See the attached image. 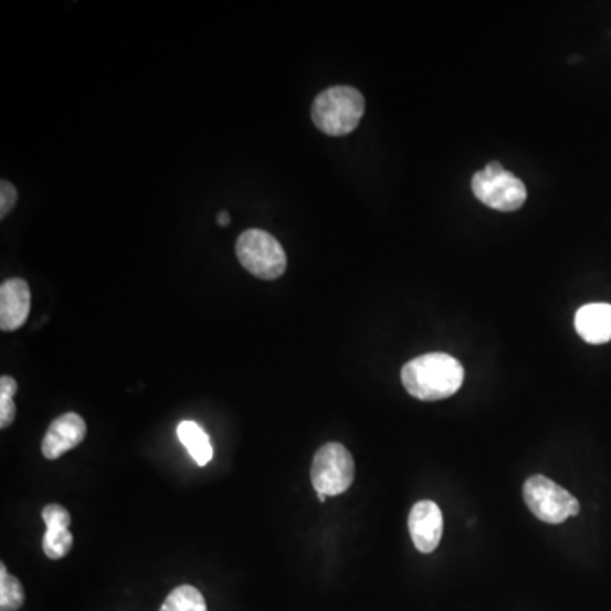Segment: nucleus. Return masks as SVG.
I'll list each match as a JSON object with an SVG mask.
<instances>
[{
  "label": "nucleus",
  "mask_w": 611,
  "mask_h": 611,
  "mask_svg": "<svg viewBox=\"0 0 611 611\" xmlns=\"http://www.w3.org/2000/svg\"><path fill=\"white\" fill-rule=\"evenodd\" d=\"M473 192L487 208L502 213H512L527 201L525 183L508 172L499 161H491L489 166L474 176Z\"/></svg>",
  "instance_id": "20e7f679"
},
{
  "label": "nucleus",
  "mask_w": 611,
  "mask_h": 611,
  "mask_svg": "<svg viewBox=\"0 0 611 611\" xmlns=\"http://www.w3.org/2000/svg\"><path fill=\"white\" fill-rule=\"evenodd\" d=\"M15 411L14 396L0 394V429L6 430L12 425Z\"/></svg>",
  "instance_id": "f3484780"
},
{
  "label": "nucleus",
  "mask_w": 611,
  "mask_h": 611,
  "mask_svg": "<svg viewBox=\"0 0 611 611\" xmlns=\"http://www.w3.org/2000/svg\"><path fill=\"white\" fill-rule=\"evenodd\" d=\"M576 331L591 345H603L611 340V304H586L576 313Z\"/></svg>",
  "instance_id": "9d476101"
},
{
  "label": "nucleus",
  "mask_w": 611,
  "mask_h": 611,
  "mask_svg": "<svg viewBox=\"0 0 611 611\" xmlns=\"http://www.w3.org/2000/svg\"><path fill=\"white\" fill-rule=\"evenodd\" d=\"M464 376L462 364L442 351L417 357L401 370L404 389L420 401L451 398L461 389Z\"/></svg>",
  "instance_id": "f257e3e1"
},
{
  "label": "nucleus",
  "mask_w": 611,
  "mask_h": 611,
  "mask_svg": "<svg viewBox=\"0 0 611 611\" xmlns=\"http://www.w3.org/2000/svg\"><path fill=\"white\" fill-rule=\"evenodd\" d=\"M43 520L49 527H66L72 525V516L62 505H49L43 508Z\"/></svg>",
  "instance_id": "2eb2a0df"
},
{
  "label": "nucleus",
  "mask_w": 611,
  "mask_h": 611,
  "mask_svg": "<svg viewBox=\"0 0 611 611\" xmlns=\"http://www.w3.org/2000/svg\"><path fill=\"white\" fill-rule=\"evenodd\" d=\"M31 289L24 278H8L0 286V328L15 331L30 318Z\"/></svg>",
  "instance_id": "1a4fd4ad"
},
{
  "label": "nucleus",
  "mask_w": 611,
  "mask_h": 611,
  "mask_svg": "<svg viewBox=\"0 0 611 611\" xmlns=\"http://www.w3.org/2000/svg\"><path fill=\"white\" fill-rule=\"evenodd\" d=\"M240 264L262 281H275L287 268V255L277 239L264 230H246L236 240Z\"/></svg>",
  "instance_id": "7ed1b4c3"
},
{
  "label": "nucleus",
  "mask_w": 611,
  "mask_h": 611,
  "mask_svg": "<svg viewBox=\"0 0 611 611\" xmlns=\"http://www.w3.org/2000/svg\"><path fill=\"white\" fill-rule=\"evenodd\" d=\"M24 604L21 581L9 575L6 563H0V611H18Z\"/></svg>",
  "instance_id": "ddd939ff"
},
{
  "label": "nucleus",
  "mask_w": 611,
  "mask_h": 611,
  "mask_svg": "<svg viewBox=\"0 0 611 611\" xmlns=\"http://www.w3.org/2000/svg\"><path fill=\"white\" fill-rule=\"evenodd\" d=\"M87 435V423L77 413H65L56 418L44 433L41 451L50 461L62 457L66 452L81 445Z\"/></svg>",
  "instance_id": "6e6552de"
},
{
  "label": "nucleus",
  "mask_w": 611,
  "mask_h": 611,
  "mask_svg": "<svg viewBox=\"0 0 611 611\" xmlns=\"http://www.w3.org/2000/svg\"><path fill=\"white\" fill-rule=\"evenodd\" d=\"M366 99L356 87L337 85L326 88L312 107L313 123L328 136L350 135L362 122Z\"/></svg>",
  "instance_id": "f03ea898"
},
{
  "label": "nucleus",
  "mask_w": 611,
  "mask_h": 611,
  "mask_svg": "<svg viewBox=\"0 0 611 611\" xmlns=\"http://www.w3.org/2000/svg\"><path fill=\"white\" fill-rule=\"evenodd\" d=\"M230 221L231 218L228 211H221V213L218 214V224H220V227H228V224H230Z\"/></svg>",
  "instance_id": "6ab92c4d"
},
{
  "label": "nucleus",
  "mask_w": 611,
  "mask_h": 611,
  "mask_svg": "<svg viewBox=\"0 0 611 611\" xmlns=\"http://www.w3.org/2000/svg\"><path fill=\"white\" fill-rule=\"evenodd\" d=\"M160 611H208L204 597L194 586L183 584L176 588L161 604Z\"/></svg>",
  "instance_id": "f8f14e48"
},
{
  "label": "nucleus",
  "mask_w": 611,
  "mask_h": 611,
  "mask_svg": "<svg viewBox=\"0 0 611 611\" xmlns=\"http://www.w3.org/2000/svg\"><path fill=\"white\" fill-rule=\"evenodd\" d=\"M18 391V382H15V379H12L11 376H2V378H0V394L15 396Z\"/></svg>",
  "instance_id": "a211bd4d"
},
{
  "label": "nucleus",
  "mask_w": 611,
  "mask_h": 611,
  "mask_svg": "<svg viewBox=\"0 0 611 611\" xmlns=\"http://www.w3.org/2000/svg\"><path fill=\"white\" fill-rule=\"evenodd\" d=\"M74 547V535L66 527H49L43 538V550L50 559L59 560L69 556Z\"/></svg>",
  "instance_id": "4468645a"
},
{
  "label": "nucleus",
  "mask_w": 611,
  "mask_h": 611,
  "mask_svg": "<svg viewBox=\"0 0 611 611\" xmlns=\"http://www.w3.org/2000/svg\"><path fill=\"white\" fill-rule=\"evenodd\" d=\"M177 435H179L180 442L183 443L191 457L194 459L196 464L204 467L211 462V459H213L211 439L196 421H182L179 429H177Z\"/></svg>",
  "instance_id": "9b49d317"
},
{
  "label": "nucleus",
  "mask_w": 611,
  "mask_h": 611,
  "mask_svg": "<svg viewBox=\"0 0 611 611\" xmlns=\"http://www.w3.org/2000/svg\"><path fill=\"white\" fill-rule=\"evenodd\" d=\"M319 502L325 503L326 502V495H318Z\"/></svg>",
  "instance_id": "aec40b11"
},
{
  "label": "nucleus",
  "mask_w": 611,
  "mask_h": 611,
  "mask_svg": "<svg viewBox=\"0 0 611 611\" xmlns=\"http://www.w3.org/2000/svg\"><path fill=\"white\" fill-rule=\"evenodd\" d=\"M18 189L8 180H2L0 186V218L4 220L11 213L14 206L18 204Z\"/></svg>",
  "instance_id": "dca6fc26"
},
{
  "label": "nucleus",
  "mask_w": 611,
  "mask_h": 611,
  "mask_svg": "<svg viewBox=\"0 0 611 611\" xmlns=\"http://www.w3.org/2000/svg\"><path fill=\"white\" fill-rule=\"evenodd\" d=\"M408 528H410L411 540H413L418 552L432 554L442 540V509L430 499L418 502L411 508Z\"/></svg>",
  "instance_id": "0eeeda50"
},
{
  "label": "nucleus",
  "mask_w": 611,
  "mask_h": 611,
  "mask_svg": "<svg viewBox=\"0 0 611 611\" xmlns=\"http://www.w3.org/2000/svg\"><path fill=\"white\" fill-rule=\"evenodd\" d=\"M356 462L347 446L338 442L325 443L313 459L312 483L318 495L338 496L354 483Z\"/></svg>",
  "instance_id": "423d86ee"
},
{
  "label": "nucleus",
  "mask_w": 611,
  "mask_h": 611,
  "mask_svg": "<svg viewBox=\"0 0 611 611\" xmlns=\"http://www.w3.org/2000/svg\"><path fill=\"white\" fill-rule=\"evenodd\" d=\"M524 499L528 509L544 524H563L569 516H578L581 512V505L569 491L540 474L525 481Z\"/></svg>",
  "instance_id": "39448f33"
}]
</instances>
